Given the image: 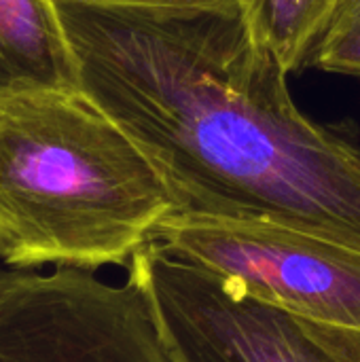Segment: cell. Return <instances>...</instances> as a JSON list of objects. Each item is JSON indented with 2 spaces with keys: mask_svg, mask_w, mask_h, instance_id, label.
Instances as JSON below:
<instances>
[{
  "mask_svg": "<svg viewBox=\"0 0 360 362\" xmlns=\"http://www.w3.org/2000/svg\"><path fill=\"white\" fill-rule=\"evenodd\" d=\"M0 362L174 361L134 280L0 265Z\"/></svg>",
  "mask_w": 360,
  "mask_h": 362,
  "instance_id": "5b68a950",
  "label": "cell"
},
{
  "mask_svg": "<svg viewBox=\"0 0 360 362\" xmlns=\"http://www.w3.org/2000/svg\"><path fill=\"white\" fill-rule=\"evenodd\" d=\"M127 278L146 295L174 362H360V331L293 316L229 280L168 255L138 250Z\"/></svg>",
  "mask_w": 360,
  "mask_h": 362,
  "instance_id": "3957f363",
  "label": "cell"
},
{
  "mask_svg": "<svg viewBox=\"0 0 360 362\" xmlns=\"http://www.w3.org/2000/svg\"><path fill=\"white\" fill-rule=\"evenodd\" d=\"M308 64L360 76V0L337 2Z\"/></svg>",
  "mask_w": 360,
  "mask_h": 362,
  "instance_id": "ba28073f",
  "label": "cell"
},
{
  "mask_svg": "<svg viewBox=\"0 0 360 362\" xmlns=\"http://www.w3.org/2000/svg\"><path fill=\"white\" fill-rule=\"evenodd\" d=\"M263 38L291 74L310 62L339 0H244Z\"/></svg>",
  "mask_w": 360,
  "mask_h": 362,
  "instance_id": "52a82bcc",
  "label": "cell"
},
{
  "mask_svg": "<svg viewBox=\"0 0 360 362\" xmlns=\"http://www.w3.org/2000/svg\"><path fill=\"white\" fill-rule=\"evenodd\" d=\"M55 4L81 89L146 153L174 212L360 250V148L297 108L244 0Z\"/></svg>",
  "mask_w": 360,
  "mask_h": 362,
  "instance_id": "6da1fadb",
  "label": "cell"
},
{
  "mask_svg": "<svg viewBox=\"0 0 360 362\" xmlns=\"http://www.w3.org/2000/svg\"><path fill=\"white\" fill-rule=\"evenodd\" d=\"M55 2H72V0H55Z\"/></svg>",
  "mask_w": 360,
  "mask_h": 362,
  "instance_id": "9c48e42d",
  "label": "cell"
},
{
  "mask_svg": "<svg viewBox=\"0 0 360 362\" xmlns=\"http://www.w3.org/2000/svg\"><path fill=\"white\" fill-rule=\"evenodd\" d=\"M59 85L79 74L55 0H0V98Z\"/></svg>",
  "mask_w": 360,
  "mask_h": 362,
  "instance_id": "8992f818",
  "label": "cell"
},
{
  "mask_svg": "<svg viewBox=\"0 0 360 362\" xmlns=\"http://www.w3.org/2000/svg\"><path fill=\"white\" fill-rule=\"evenodd\" d=\"M174 210L146 153L81 85L0 98L4 267H127Z\"/></svg>",
  "mask_w": 360,
  "mask_h": 362,
  "instance_id": "7a4b0ae2",
  "label": "cell"
},
{
  "mask_svg": "<svg viewBox=\"0 0 360 362\" xmlns=\"http://www.w3.org/2000/svg\"><path fill=\"white\" fill-rule=\"evenodd\" d=\"M151 242L293 316L360 331V250L261 218L174 212Z\"/></svg>",
  "mask_w": 360,
  "mask_h": 362,
  "instance_id": "277c9868",
  "label": "cell"
}]
</instances>
